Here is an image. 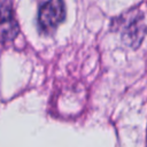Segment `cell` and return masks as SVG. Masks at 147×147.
<instances>
[{
	"label": "cell",
	"mask_w": 147,
	"mask_h": 147,
	"mask_svg": "<svg viewBox=\"0 0 147 147\" xmlns=\"http://www.w3.org/2000/svg\"><path fill=\"white\" fill-rule=\"evenodd\" d=\"M18 33V25L8 0H0V42L13 40Z\"/></svg>",
	"instance_id": "3"
},
{
	"label": "cell",
	"mask_w": 147,
	"mask_h": 147,
	"mask_svg": "<svg viewBox=\"0 0 147 147\" xmlns=\"http://www.w3.org/2000/svg\"><path fill=\"white\" fill-rule=\"evenodd\" d=\"M123 38L129 42L132 47H136L140 44V40L144 38L146 28L144 23V17L141 13L132 10L126 13L123 16Z\"/></svg>",
	"instance_id": "2"
},
{
	"label": "cell",
	"mask_w": 147,
	"mask_h": 147,
	"mask_svg": "<svg viewBox=\"0 0 147 147\" xmlns=\"http://www.w3.org/2000/svg\"><path fill=\"white\" fill-rule=\"evenodd\" d=\"M39 24L46 32H51L63 21L64 6L62 0H48L39 9Z\"/></svg>",
	"instance_id": "1"
}]
</instances>
